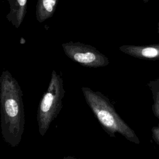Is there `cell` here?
<instances>
[{
  "label": "cell",
  "instance_id": "1",
  "mask_svg": "<svg viewBox=\"0 0 159 159\" xmlns=\"http://www.w3.org/2000/svg\"><path fill=\"white\" fill-rule=\"evenodd\" d=\"M23 93L17 80L4 70L0 76L1 129L3 140L11 147L17 146L24 130Z\"/></svg>",
  "mask_w": 159,
  "mask_h": 159
},
{
  "label": "cell",
  "instance_id": "2",
  "mask_svg": "<svg viewBox=\"0 0 159 159\" xmlns=\"http://www.w3.org/2000/svg\"><path fill=\"white\" fill-rule=\"evenodd\" d=\"M81 90L87 104L102 128L110 137H116V134H119L127 140L140 144V140L135 132L120 117L106 96L88 87H82Z\"/></svg>",
  "mask_w": 159,
  "mask_h": 159
},
{
  "label": "cell",
  "instance_id": "3",
  "mask_svg": "<svg viewBox=\"0 0 159 159\" xmlns=\"http://www.w3.org/2000/svg\"><path fill=\"white\" fill-rule=\"evenodd\" d=\"M65 91L61 76L53 70L48 88L39 102L37 120L39 132L43 136L62 108Z\"/></svg>",
  "mask_w": 159,
  "mask_h": 159
},
{
  "label": "cell",
  "instance_id": "4",
  "mask_svg": "<svg viewBox=\"0 0 159 159\" xmlns=\"http://www.w3.org/2000/svg\"><path fill=\"white\" fill-rule=\"evenodd\" d=\"M61 47L69 58L83 66L98 68L109 63L108 58L93 46L71 41L62 43Z\"/></svg>",
  "mask_w": 159,
  "mask_h": 159
},
{
  "label": "cell",
  "instance_id": "5",
  "mask_svg": "<svg viewBox=\"0 0 159 159\" xmlns=\"http://www.w3.org/2000/svg\"><path fill=\"white\" fill-rule=\"evenodd\" d=\"M119 48L122 52L137 58L148 60H159V43L148 45H124Z\"/></svg>",
  "mask_w": 159,
  "mask_h": 159
},
{
  "label": "cell",
  "instance_id": "6",
  "mask_svg": "<svg viewBox=\"0 0 159 159\" xmlns=\"http://www.w3.org/2000/svg\"><path fill=\"white\" fill-rule=\"evenodd\" d=\"M9 12L6 15L7 20L16 28L22 24L27 12V0H7Z\"/></svg>",
  "mask_w": 159,
  "mask_h": 159
},
{
  "label": "cell",
  "instance_id": "7",
  "mask_svg": "<svg viewBox=\"0 0 159 159\" xmlns=\"http://www.w3.org/2000/svg\"><path fill=\"white\" fill-rule=\"evenodd\" d=\"M59 0H37L35 8V17L42 23L52 17L57 9Z\"/></svg>",
  "mask_w": 159,
  "mask_h": 159
},
{
  "label": "cell",
  "instance_id": "8",
  "mask_svg": "<svg viewBox=\"0 0 159 159\" xmlns=\"http://www.w3.org/2000/svg\"><path fill=\"white\" fill-rule=\"evenodd\" d=\"M147 85L151 91L153 103L152 110L154 116L159 119V78L150 81Z\"/></svg>",
  "mask_w": 159,
  "mask_h": 159
},
{
  "label": "cell",
  "instance_id": "9",
  "mask_svg": "<svg viewBox=\"0 0 159 159\" xmlns=\"http://www.w3.org/2000/svg\"><path fill=\"white\" fill-rule=\"evenodd\" d=\"M151 131L153 140L159 146V125L153 127L151 129Z\"/></svg>",
  "mask_w": 159,
  "mask_h": 159
},
{
  "label": "cell",
  "instance_id": "10",
  "mask_svg": "<svg viewBox=\"0 0 159 159\" xmlns=\"http://www.w3.org/2000/svg\"><path fill=\"white\" fill-rule=\"evenodd\" d=\"M63 159H78V158H75V157H71V156H66V157H63Z\"/></svg>",
  "mask_w": 159,
  "mask_h": 159
},
{
  "label": "cell",
  "instance_id": "11",
  "mask_svg": "<svg viewBox=\"0 0 159 159\" xmlns=\"http://www.w3.org/2000/svg\"><path fill=\"white\" fill-rule=\"evenodd\" d=\"M157 32H158V34H159V20H158V25H157Z\"/></svg>",
  "mask_w": 159,
  "mask_h": 159
},
{
  "label": "cell",
  "instance_id": "12",
  "mask_svg": "<svg viewBox=\"0 0 159 159\" xmlns=\"http://www.w3.org/2000/svg\"><path fill=\"white\" fill-rule=\"evenodd\" d=\"M142 1H143V2H145H145H148L150 0H142Z\"/></svg>",
  "mask_w": 159,
  "mask_h": 159
}]
</instances>
